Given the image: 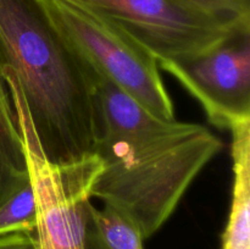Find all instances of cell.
Masks as SVG:
<instances>
[{
    "label": "cell",
    "mask_w": 250,
    "mask_h": 249,
    "mask_svg": "<svg viewBox=\"0 0 250 249\" xmlns=\"http://www.w3.org/2000/svg\"><path fill=\"white\" fill-rule=\"evenodd\" d=\"M95 87L100 119L94 154L100 170L92 199L131 217L146 239L170 219L224 143L203 124L150 114L98 73Z\"/></svg>",
    "instance_id": "obj_1"
},
{
    "label": "cell",
    "mask_w": 250,
    "mask_h": 249,
    "mask_svg": "<svg viewBox=\"0 0 250 249\" xmlns=\"http://www.w3.org/2000/svg\"><path fill=\"white\" fill-rule=\"evenodd\" d=\"M0 71L14 76L51 163L94 154L100 119L95 73L39 0H0Z\"/></svg>",
    "instance_id": "obj_2"
},
{
    "label": "cell",
    "mask_w": 250,
    "mask_h": 249,
    "mask_svg": "<svg viewBox=\"0 0 250 249\" xmlns=\"http://www.w3.org/2000/svg\"><path fill=\"white\" fill-rule=\"evenodd\" d=\"M50 21L95 73L150 114L175 119L159 61L127 32L67 0H39Z\"/></svg>",
    "instance_id": "obj_3"
},
{
    "label": "cell",
    "mask_w": 250,
    "mask_h": 249,
    "mask_svg": "<svg viewBox=\"0 0 250 249\" xmlns=\"http://www.w3.org/2000/svg\"><path fill=\"white\" fill-rule=\"evenodd\" d=\"M107 20L146 46L158 61L197 55L250 32L197 0H67Z\"/></svg>",
    "instance_id": "obj_4"
},
{
    "label": "cell",
    "mask_w": 250,
    "mask_h": 249,
    "mask_svg": "<svg viewBox=\"0 0 250 249\" xmlns=\"http://www.w3.org/2000/svg\"><path fill=\"white\" fill-rule=\"evenodd\" d=\"M14 110L37 203V248L85 249L88 207L100 170L99 158L92 154L73 163H51L21 97L14 99Z\"/></svg>",
    "instance_id": "obj_5"
},
{
    "label": "cell",
    "mask_w": 250,
    "mask_h": 249,
    "mask_svg": "<svg viewBox=\"0 0 250 249\" xmlns=\"http://www.w3.org/2000/svg\"><path fill=\"white\" fill-rule=\"evenodd\" d=\"M197 99L210 124L231 129L250 121V32L197 55L159 61Z\"/></svg>",
    "instance_id": "obj_6"
},
{
    "label": "cell",
    "mask_w": 250,
    "mask_h": 249,
    "mask_svg": "<svg viewBox=\"0 0 250 249\" xmlns=\"http://www.w3.org/2000/svg\"><path fill=\"white\" fill-rule=\"evenodd\" d=\"M233 186L221 249H250V121L229 129Z\"/></svg>",
    "instance_id": "obj_7"
},
{
    "label": "cell",
    "mask_w": 250,
    "mask_h": 249,
    "mask_svg": "<svg viewBox=\"0 0 250 249\" xmlns=\"http://www.w3.org/2000/svg\"><path fill=\"white\" fill-rule=\"evenodd\" d=\"M28 181L23 141L9 89L0 72V205Z\"/></svg>",
    "instance_id": "obj_8"
},
{
    "label": "cell",
    "mask_w": 250,
    "mask_h": 249,
    "mask_svg": "<svg viewBox=\"0 0 250 249\" xmlns=\"http://www.w3.org/2000/svg\"><path fill=\"white\" fill-rule=\"evenodd\" d=\"M89 222L109 249H144L143 236L136 222L112 205L88 207Z\"/></svg>",
    "instance_id": "obj_9"
},
{
    "label": "cell",
    "mask_w": 250,
    "mask_h": 249,
    "mask_svg": "<svg viewBox=\"0 0 250 249\" xmlns=\"http://www.w3.org/2000/svg\"><path fill=\"white\" fill-rule=\"evenodd\" d=\"M37 203L31 178L0 205V237L36 233Z\"/></svg>",
    "instance_id": "obj_10"
},
{
    "label": "cell",
    "mask_w": 250,
    "mask_h": 249,
    "mask_svg": "<svg viewBox=\"0 0 250 249\" xmlns=\"http://www.w3.org/2000/svg\"><path fill=\"white\" fill-rule=\"evenodd\" d=\"M0 249H38L36 233H14L0 237Z\"/></svg>",
    "instance_id": "obj_11"
},
{
    "label": "cell",
    "mask_w": 250,
    "mask_h": 249,
    "mask_svg": "<svg viewBox=\"0 0 250 249\" xmlns=\"http://www.w3.org/2000/svg\"><path fill=\"white\" fill-rule=\"evenodd\" d=\"M85 249H109L104 244V242L99 238L97 232L92 227L89 222V216H88L87 224V233H85Z\"/></svg>",
    "instance_id": "obj_12"
}]
</instances>
